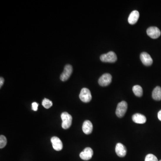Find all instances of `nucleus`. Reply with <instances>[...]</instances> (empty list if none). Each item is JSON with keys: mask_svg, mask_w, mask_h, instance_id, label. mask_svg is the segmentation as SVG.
I'll return each instance as SVG.
<instances>
[{"mask_svg": "<svg viewBox=\"0 0 161 161\" xmlns=\"http://www.w3.org/2000/svg\"><path fill=\"white\" fill-rule=\"evenodd\" d=\"M61 118L62 120V127L64 130L70 128L72 125V117L68 112H64L61 114Z\"/></svg>", "mask_w": 161, "mask_h": 161, "instance_id": "1", "label": "nucleus"}, {"mask_svg": "<svg viewBox=\"0 0 161 161\" xmlns=\"http://www.w3.org/2000/svg\"><path fill=\"white\" fill-rule=\"evenodd\" d=\"M100 58L102 62L108 63L115 62L117 59L116 53L112 51L109 52L107 54H102Z\"/></svg>", "mask_w": 161, "mask_h": 161, "instance_id": "2", "label": "nucleus"}, {"mask_svg": "<svg viewBox=\"0 0 161 161\" xmlns=\"http://www.w3.org/2000/svg\"><path fill=\"white\" fill-rule=\"evenodd\" d=\"M128 109V104L125 101L119 102L117 107L116 113L118 117L122 118L125 116Z\"/></svg>", "mask_w": 161, "mask_h": 161, "instance_id": "3", "label": "nucleus"}, {"mask_svg": "<svg viewBox=\"0 0 161 161\" xmlns=\"http://www.w3.org/2000/svg\"><path fill=\"white\" fill-rule=\"evenodd\" d=\"M79 98L83 102L86 103L89 102L92 99V95L90 90L86 88H82L79 94Z\"/></svg>", "mask_w": 161, "mask_h": 161, "instance_id": "4", "label": "nucleus"}, {"mask_svg": "<svg viewBox=\"0 0 161 161\" xmlns=\"http://www.w3.org/2000/svg\"><path fill=\"white\" fill-rule=\"evenodd\" d=\"M73 72V68L70 64H67L64 67L63 72L60 76V79L62 81H66L70 77Z\"/></svg>", "mask_w": 161, "mask_h": 161, "instance_id": "5", "label": "nucleus"}, {"mask_svg": "<svg viewBox=\"0 0 161 161\" xmlns=\"http://www.w3.org/2000/svg\"><path fill=\"white\" fill-rule=\"evenodd\" d=\"M112 76L110 74H104L99 79V84L102 87H106L112 82Z\"/></svg>", "mask_w": 161, "mask_h": 161, "instance_id": "6", "label": "nucleus"}, {"mask_svg": "<svg viewBox=\"0 0 161 161\" xmlns=\"http://www.w3.org/2000/svg\"><path fill=\"white\" fill-rule=\"evenodd\" d=\"M146 32L148 36L154 39L158 38L161 36V31L157 27L155 26L149 27L147 29Z\"/></svg>", "mask_w": 161, "mask_h": 161, "instance_id": "7", "label": "nucleus"}, {"mask_svg": "<svg viewBox=\"0 0 161 161\" xmlns=\"http://www.w3.org/2000/svg\"><path fill=\"white\" fill-rule=\"evenodd\" d=\"M93 155V151L92 149L89 147H87L80 153V157L82 160L88 161L92 158Z\"/></svg>", "mask_w": 161, "mask_h": 161, "instance_id": "8", "label": "nucleus"}, {"mask_svg": "<svg viewBox=\"0 0 161 161\" xmlns=\"http://www.w3.org/2000/svg\"><path fill=\"white\" fill-rule=\"evenodd\" d=\"M140 58L142 63L145 66H150L153 63V59L147 52H143L141 53Z\"/></svg>", "mask_w": 161, "mask_h": 161, "instance_id": "9", "label": "nucleus"}, {"mask_svg": "<svg viewBox=\"0 0 161 161\" xmlns=\"http://www.w3.org/2000/svg\"><path fill=\"white\" fill-rule=\"evenodd\" d=\"M53 149L57 151H61L63 149V144L59 138L53 137L51 139Z\"/></svg>", "mask_w": 161, "mask_h": 161, "instance_id": "10", "label": "nucleus"}, {"mask_svg": "<svg viewBox=\"0 0 161 161\" xmlns=\"http://www.w3.org/2000/svg\"><path fill=\"white\" fill-rule=\"evenodd\" d=\"M115 150L116 154L119 157H124L127 154L126 148L124 145L120 143L117 144L115 148Z\"/></svg>", "mask_w": 161, "mask_h": 161, "instance_id": "11", "label": "nucleus"}, {"mask_svg": "<svg viewBox=\"0 0 161 161\" xmlns=\"http://www.w3.org/2000/svg\"><path fill=\"white\" fill-rule=\"evenodd\" d=\"M93 125L89 120L84 121L82 125V129L83 132L87 135H89L92 132Z\"/></svg>", "mask_w": 161, "mask_h": 161, "instance_id": "12", "label": "nucleus"}, {"mask_svg": "<svg viewBox=\"0 0 161 161\" xmlns=\"http://www.w3.org/2000/svg\"><path fill=\"white\" fill-rule=\"evenodd\" d=\"M132 119L135 123L139 124H145L146 122V118L143 114L136 113L133 114Z\"/></svg>", "mask_w": 161, "mask_h": 161, "instance_id": "13", "label": "nucleus"}, {"mask_svg": "<svg viewBox=\"0 0 161 161\" xmlns=\"http://www.w3.org/2000/svg\"><path fill=\"white\" fill-rule=\"evenodd\" d=\"M139 13L137 10H134L131 13L128 18L129 24L133 25L137 21L139 18Z\"/></svg>", "mask_w": 161, "mask_h": 161, "instance_id": "14", "label": "nucleus"}, {"mask_svg": "<svg viewBox=\"0 0 161 161\" xmlns=\"http://www.w3.org/2000/svg\"><path fill=\"white\" fill-rule=\"evenodd\" d=\"M152 98L155 100L160 101L161 100V88L157 87L154 89L152 92Z\"/></svg>", "mask_w": 161, "mask_h": 161, "instance_id": "15", "label": "nucleus"}, {"mask_svg": "<svg viewBox=\"0 0 161 161\" xmlns=\"http://www.w3.org/2000/svg\"><path fill=\"white\" fill-rule=\"evenodd\" d=\"M132 91L136 96L142 97L143 95V89L139 85H135L132 87Z\"/></svg>", "mask_w": 161, "mask_h": 161, "instance_id": "16", "label": "nucleus"}, {"mask_svg": "<svg viewBox=\"0 0 161 161\" xmlns=\"http://www.w3.org/2000/svg\"><path fill=\"white\" fill-rule=\"evenodd\" d=\"M42 105L46 109H49L52 106V102L49 99L45 98L42 101Z\"/></svg>", "mask_w": 161, "mask_h": 161, "instance_id": "17", "label": "nucleus"}, {"mask_svg": "<svg viewBox=\"0 0 161 161\" xmlns=\"http://www.w3.org/2000/svg\"><path fill=\"white\" fill-rule=\"evenodd\" d=\"M7 144V139L6 137L3 135L0 136V148H4Z\"/></svg>", "mask_w": 161, "mask_h": 161, "instance_id": "18", "label": "nucleus"}, {"mask_svg": "<svg viewBox=\"0 0 161 161\" xmlns=\"http://www.w3.org/2000/svg\"><path fill=\"white\" fill-rule=\"evenodd\" d=\"M145 161H159L157 157L153 154H148L145 157Z\"/></svg>", "mask_w": 161, "mask_h": 161, "instance_id": "19", "label": "nucleus"}, {"mask_svg": "<svg viewBox=\"0 0 161 161\" xmlns=\"http://www.w3.org/2000/svg\"><path fill=\"white\" fill-rule=\"evenodd\" d=\"M38 106L39 104L37 102H33V103H32V109L34 111H37Z\"/></svg>", "mask_w": 161, "mask_h": 161, "instance_id": "20", "label": "nucleus"}, {"mask_svg": "<svg viewBox=\"0 0 161 161\" xmlns=\"http://www.w3.org/2000/svg\"><path fill=\"white\" fill-rule=\"evenodd\" d=\"M4 82V79L3 77H1L0 78V87H1L2 86H3V84Z\"/></svg>", "mask_w": 161, "mask_h": 161, "instance_id": "21", "label": "nucleus"}, {"mask_svg": "<svg viewBox=\"0 0 161 161\" xmlns=\"http://www.w3.org/2000/svg\"><path fill=\"white\" fill-rule=\"evenodd\" d=\"M157 117H158V119L161 121V110L159 111L158 113H157Z\"/></svg>", "mask_w": 161, "mask_h": 161, "instance_id": "22", "label": "nucleus"}, {"mask_svg": "<svg viewBox=\"0 0 161 161\" xmlns=\"http://www.w3.org/2000/svg\"><path fill=\"white\" fill-rule=\"evenodd\" d=\"M161 161V160H160V161Z\"/></svg>", "mask_w": 161, "mask_h": 161, "instance_id": "23", "label": "nucleus"}]
</instances>
